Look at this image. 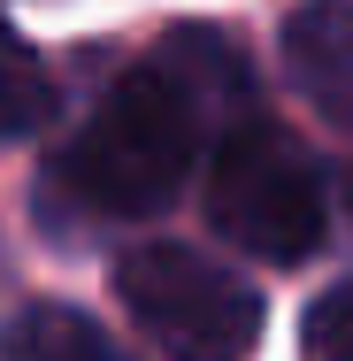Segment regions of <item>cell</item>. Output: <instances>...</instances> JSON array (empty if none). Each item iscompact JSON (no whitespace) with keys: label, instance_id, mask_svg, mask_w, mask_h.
<instances>
[{"label":"cell","instance_id":"1","mask_svg":"<svg viewBox=\"0 0 353 361\" xmlns=\"http://www.w3.org/2000/svg\"><path fill=\"white\" fill-rule=\"evenodd\" d=\"M200 108L185 100V85L139 62L123 70L85 116V131L70 139V154L54 161L62 192H70L85 216L100 223H131V216H161L192 169V146H200Z\"/></svg>","mask_w":353,"mask_h":361},{"label":"cell","instance_id":"2","mask_svg":"<svg viewBox=\"0 0 353 361\" xmlns=\"http://www.w3.org/2000/svg\"><path fill=\"white\" fill-rule=\"evenodd\" d=\"M200 200H208L215 238H230L238 254H261V262H307L330 223V185L315 169V154L261 116L215 139Z\"/></svg>","mask_w":353,"mask_h":361},{"label":"cell","instance_id":"3","mask_svg":"<svg viewBox=\"0 0 353 361\" xmlns=\"http://www.w3.org/2000/svg\"><path fill=\"white\" fill-rule=\"evenodd\" d=\"M116 292L169 361H246L261 346V292L200 246H131Z\"/></svg>","mask_w":353,"mask_h":361},{"label":"cell","instance_id":"4","mask_svg":"<svg viewBox=\"0 0 353 361\" xmlns=\"http://www.w3.org/2000/svg\"><path fill=\"white\" fill-rule=\"evenodd\" d=\"M284 77L323 123L353 131V0H315L284 23Z\"/></svg>","mask_w":353,"mask_h":361},{"label":"cell","instance_id":"5","mask_svg":"<svg viewBox=\"0 0 353 361\" xmlns=\"http://www.w3.org/2000/svg\"><path fill=\"white\" fill-rule=\"evenodd\" d=\"M0 361H139L108 323H92L85 307H62V300H31L8 315L0 331Z\"/></svg>","mask_w":353,"mask_h":361},{"label":"cell","instance_id":"6","mask_svg":"<svg viewBox=\"0 0 353 361\" xmlns=\"http://www.w3.org/2000/svg\"><path fill=\"white\" fill-rule=\"evenodd\" d=\"M54 123V77L39 62V47L0 16V139H31Z\"/></svg>","mask_w":353,"mask_h":361},{"label":"cell","instance_id":"7","mask_svg":"<svg viewBox=\"0 0 353 361\" xmlns=\"http://www.w3.org/2000/svg\"><path fill=\"white\" fill-rule=\"evenodd\" d=\"M307 361H353V277L307 307Z\"/></svg>","mask_w":353,"mask_h":361},{"label":"cell","instance_id":"8","mask_svg":"<svg viewBox=\"0 0 353 361\" xmlns=\"http://www.w3.org/2000/svg\"><path fill=\"white\" fill-rule=\"evenodd\" d=\"M346 208H353V169H346Z\"/></svg>","mask_w":353,"mask_h":361}]
</instances>
